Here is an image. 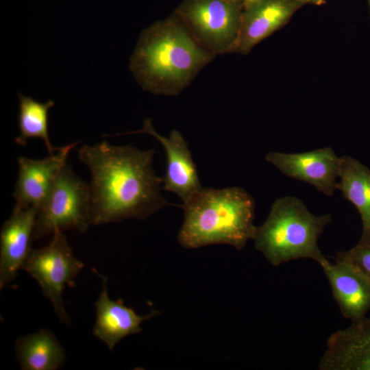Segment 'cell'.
Here are the masks:
<instances>
[{"label": "cell", "mask_w": 370, "mask_h": 370, "mask_svg": "<svg viewBox=\"0 0 370 370\" xmlns=\"http://www.w3.org/2000/svg\"><path fill=\"white\" fill-rule=\"evenodd\" d=\"M336 189L358 210L362 233L357 245H370V170L358 160L345 155L340 157Z\"/></svg>", "instance_id": "16"}, {"label": "cell", "mask_w": 370, "mask_h": 370, "mask_svg": "<svg viewBox=\"0 0 370 370\" xmlns=\"http://www.w3.org/2000/svg\"><path fill=\"white\" fill-rule=\"evenodd\" d=\"M89 185L66 163L59 171L49 195L38 208L32 241L56 230H87L90 223Z\"/></svg>", "instance_id": "5"}, {"label": "cell", "mask_w": 370, "mask_h": 370, "mask_svg": "<svg viewBox=\"0 0 370 370\" xmlns=\"http://www.w3.org/2000/svg\"><path fill=\"white\" fill-rule=\"evenodd\" d=\"M94 271L101 278L103 289L95 302L96 321L93 334L112 350L123 338L140 332L142 322L157 315L158 312L153 310L147 315L140 316L126 306L123 300H111L108 294V278L95 270Z\"/></svg>", "instance_id": "15"}, {"label": "cell", "mask_w": 370, "mask_h": 370, "mask_svg": "<svg viewBox=\"0 0 370 370\" xmlns=\"http://www.w3.org/2000/svg\"><path fill=\"white\" fill-rule=\"evenodd\" d=\"M243 1H248V0H241ZM307 3H311L314 5H321L325 3V0H304Z\"/></svg>", "instance_id": "20"}, {"label": "cell", "mask_w": 370, "mask_h": 370, "mask_svg": "<svg viewBox=\"0 0 370 370\" xmlns=\"http://www.w3.org/2000/svg\"><path fill=\"white\" fill-rule=\"evenodd\" d=\"M243 5L241 0H184L174 13L201 47L217 55L232 52Z\"/></svg>", "instance_id": "6"}, {"label": "cell", "mask_w": 370, "mask_h": 370, "mask_svg": "<svg viewBox=\"0 0 370 370\" xmlns=\"http://www.w3.org/2000/svg\"><path fill=\"white\" fill-rule=\"evenodd\" d=\"M184 212L177 234L184 247L227 244L238 250L254 239L255 201L243 188H202L180 206Z\"/></svg>", "instance_id": "3"}, {"label": "cell", "mask_w": 370, "mask_h": 370, "mask_svg": "<svg viewBox=\"0 0 370 370\" xmlns=\"http://www.w3.org/2000/svg\"><path fill=\"white\" fill-rule=\"evenodd\" d=\"M77 144L78 142H74L60 147L55 153L40 160L18 158V175L13 193L14 208L38 209L43 204L70 151Z\"/></svg>", "instance_id": "11"}, {"label": "cell", "mask_w": 370, "mask_h": 370, "mask_svg": "<svg viewBox=\"0 0 370 370\" xmlns=\"http://www.w3.org/2000/svg\"><path fill=\"white\" fill-rule=\"evenodd\" d=\"M306 3L304 0L244 1L241 24L232 52L248 53L256 45L284 27Z\"/></svg>", "instance_id": "8"}, {"label": "cell", "mask_w": 370, "mask_h": 370, "mask_svg": "<svg viewBox=\"0 0 370 370\" xmlns=\"http://www.w3.org/2000/svg\"><path fill=\"white\" fill-rule=\"evenodd\" d=\"M83 267L84 263L74 256L63 232L56 230L49 245L30 249L21 269L38 282L60 321L69 324L62 292L66 286H75L74 279Z\"/></svg>", "instance_id": "7"}, {"label": "cell", "mask_w": 370, "mask_h": 370, "mask_svg": "<svg viewBox=\"0 0 370 370\" xmlns=\"http://www.w3.org/2000/svg\"><path fill=\"white\" fill-rule=\"evenodd\" d=\"M329 281L333 297L346 319L356 322L370 310V280L347 262L326 258L319 264Z\"/></svg>", "instance_id": "13"}, {"label": "cell", "mask_w": 370, "mask_h": 370, "mask_svg": "<svg viewBox=\"0 0 370 370\" xmlns=\"http://www.w3.org/2000/svg\"><path fill=\"white\" fill-rule=\"evenodd\" d=\"M215 56L194 39L173 13L143 29L131 56L130 69L144 90L175 96Z\"/></svg>", "instance_id": "2"}, {"label": "cell", "mask_w": 370, "mask_h": 370, "mask_svg": "<svg viewBox=\"0 0 370 370\" xmlns=\"http://www.w3.org/2000/svg\"><path fill=\"white\" fill-rule=\"evenodd\" d=\"M331 215L312 214L304 202L293 196L276 199L266 221L257 227L254 245L273 266L299 258H310L319 264L326 258L318 239Z\"/></svg>", "instance_id": "4"}, {"label": "cell", "mask_w": 370, "mask_h": 370, "mask_svg": "<svg viewBox=\"0 0 370 370\" xmlns=\"http://www.w3.org/2000/svg\"><path fill=\"white\" fill-rule=\"evenodd\" d=\"M36 207L14 208L0 235V288L14 280L30 249L38 212Z\"/></svg>", "instance_id": "14"}, {"label": "cell", "mask_w": 370, "mask_h": 370, "mask_svg": "<svg viewBox=\"0 0 370 370\" xmlns=\"http://www.w3.org/2000/svg\"><path fill=\"white\" fill-rule=\"evenodd\" d=\"M369 1V6H370V0H368Z\"/></svg>", "instance_id": "21"}, {"label": "cell", "mask_w": 370, "mask_h": 370, "mask_svg": "<svg viewBox=\"0 0 370 370\" xmlns=\"http://www.w3.org/2000/svg\"><path fill=\"white\" fill-rule=\"evenodd\" d=\"M265 159L283 175L307 182L325 195L332 196L336 189L340 157L330 147L298 153L269 152Z\"/></svg>", "instance_id": "9"}, {"label": "cell", "mask_w": 370, "mask_h": 370, "mask_svg": "<svg viewBox=\"0 0 370 370\" xmlns=\"http://www.w3.org/2000/svg\"><path fill=\"white\" fill-rule=\"evenodd\" d=\"M155 152L106 141L79 149V160L91 174V225L143 220L170 204L160 193L162 178L152 167Z\"/></svg>", "instance_id": "1"}, {"label": "cell", "mask_w": 370, "mask_h": 370, "mask_svg": "<svg viewBox=\"0 0 370 370\" xmlns=\"http://www.w3.org/2000/svg\"><path fill=\"white\" fill-rule=\"evenodd\" d=\"M18 99L20 134L16 138L15 142L25 146L29 138H38L44 141L49 154L55 153L60 147L51 145L48 127L49 110L54 106V101L49 100L42 103L22 94L18 95Z\"/></svg>", "instance_id": "18"}, {"label": "cell", "mask_w": 370, "mask_h": 370, "mask_svg": "<svg viewBox=\"0 0 370 370\" xmlns=\"http://www.w3.org/2000/svg\"><path fill=\"white\" fill-rule=\"evenodd\" d=\"M335 260L351 264L370 280V245H356L348 251L338 252Z\"/></svg>", "instance_id": "19"}, {"label": "cell", "mask_w": 370, "mask_h": 370, "mask_svg": "<svg viewBox=\"0 0 370 370\" xmlns=\"http://www.w3.org/2000/svg\"><path fill=\"white\" fill-rule=\"evenodd\" d=\"M15 350L23 370H56L66 359L63 347L47 329L19 337L15 342Z\"/></svg>", "instance_id": "17"}, {"label": "cell", "mask_w": 370, "mask_h": 370, "mask_svg": "<svg viewBox=\"0 0 370 370\" xmlns=\"http://www.w3.org/2000/svg\"><path fill=\"white\" fill-rule=\"evenodd\" d=\"M320 370H370V316L330 336Z\"/></svg>", "instance_id": "12"}, {"label": "cell", "mask_w": 370, "mask_h": 370, "mask_svg": "<svg viewBox=\"0 0 370 370\" xmlns=\"http://www.w3.org/2000/svg\"><path fill=\"white\" fill-rule=\"evenodd\" d=\"M141 133L153 136L165 150L166 164L162 177L163 190L175 193L185 202L203 188L188 144L179 131L173 130L169 137L163 136L155 130L151 121L146 119L142 129L119 134Z\"/></svg>", "instance_id": "10"}]
</instances>
